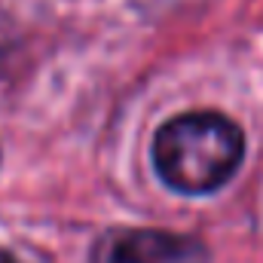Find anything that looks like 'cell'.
I'll use <instances>...</instances> for the list:
<instances>
[{"label":"cell","mask_w":263,"mask_h":263,"mask_svg":"<svg viewBox=\"0 0 263 263\" xmlns=\"http://www.w3.org/2000/svg\"><path fill=\"white\" fill-rule=\"evenodd\" d=\"M92 263H208V248L165 230H110L95 242Z\"/></svg>","instance_id":"2"},{"label":"cell","mask_w":263,"mask_h":263,"mask_svg":"<svg viewBox=\"0 0 263 263\" xmlns=\"http://www.w3.org/2000/svg\"><path fill=\"white\" fill-rule=\"evenodd\" d=\"M0 263H18V260H15V257H9L6 251H0Z\"/></svg>","instance_id":"3"},{"label":"cell","mask_w":263,"mask_h":263,"mask_svg":"<svg viewBox=\"0 0 263 263\" xmlns=\"http://www.w3.org/2000/svg\"><path fill=\"white\" fill-rule=\"evenodd\" d=\"M153 168L165 187L184 196L220 190L245 159L242 129L214 110L181 114L153 138Z\"/></svg>","instance_id":"1"}]
</instances>
